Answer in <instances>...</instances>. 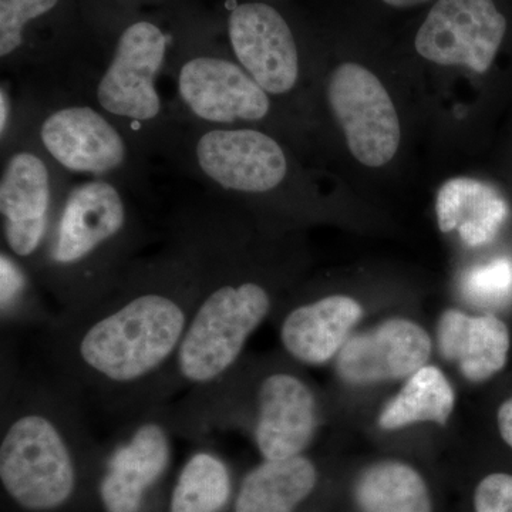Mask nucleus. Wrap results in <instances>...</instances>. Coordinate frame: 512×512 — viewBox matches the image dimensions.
I'll use <instances>...</instances> for the list:
<instances>
[{
  "mask_svg": "<svg viewBox=\"0 0 512 512\" xmlns=\"http://www.w3.org/2000/svg\"><path fill=\"white\" fill-rule=\"evenodd\" d=\"M195 443L171 485L165 512H227L237 494L231 467L205 440Z\"/></svg>",
  "mask_w": 512,
  "mask_h": 512,
  "instance_id": "obj_19",
  "label": "nucleus"
},
{
  "mask_svg": "<svg viewBox=\"0 0 512 512\" xmlns=\"http://www.w3.org/2000/svg\"><path fill=\"white\" fill-rule=\"evenodd\" d=\"M8 114V94H6L5 90H2V92H0V131H2V134L5 133L6 121H8Z\"/></svg>",
  "mask_w": 512,
  "mask_h": 512,
  "instance_id": "obj_27",
  "label": "nucleus"
},
{
  "mask_svg": "<svg viewBox=\"0 0 512 512\" xmlns=\"http://www.w3.org/2000/svg\"><path fill=\"white\" fill-rule=\"evenodd\" d=\"M387 5L394 8H412V6L421 5V3L429 2V0H383Z\"/></svg>",
  "mask_w": 512,
  "mask_h": 512,
  "instance_id": "obj_28",
  "label": "nucleus"
},
{
  "mask_svg": "<svg viewBox=\"0 0 512 512\" xmlns=\"http://www.w3.org/2000/svg\"><path fill=\"white\" fill-rule=\"evenodd\" d=\"M167 36L150 22L124 30L116 55L97 87L104 110L138 121L153 120L161 110L154 79L164 62Z\"/></svg>",
  "mask_w": 512,
  "mask_h": 512,
  "instance_id": "obj_8",
  "label": "nucleus"
},
{
  "mask_svg": "<svg viewBox=\"0 0 512 512\" xmlns=\"http://www.w3.org/2000/svg\"><path fill=\"white\" fill-rule=\"evenodd\" d=\"M362 316V305L345 295L303 302L281 319L282 348L301 365H326L339 355Z\"/></svg>",
  "mask_w": 512,
  "mask_h": 512,
  "instance_id": "obj_15",
  "label": "nucleus"
},
{
  "mask_svg": "<svg viewBox=\"0 0 512 512\" xmlns=\"http://www.w3.org/2000/svg\"><path fill=\"white\" fill-rule=\"evenodd\" d=\"M464 295L481 305H501L512 295V261L495 259L471 269L464 278Z\"/></svg>",
  "mask_w": 512,
  "mask_h": 512,
  "instance_id": "obj_23",
  "label": "nucleus"
},
{
  "mask_svg": "<svg viewBox=\"0 0 512 512\" xmlns=\"http://www.w3.org/2000/svg\"><path fill=\"white\" fill-rule=\"evenodd\" d=\"M126 227V208L113 185L93 181L69 195L43 261L57 311L82 312L119 284L114 256L121 254Z\"/></svg>",
  "mask_w": 512,
  "mask_h": 512,
  "instance_id": "obj_4",
  "label": "nucleus"
},
{
  "mask_svg": "<svg viewBox=\"0 0 512 512\" xmlns=\"http://www.w3.org/2000/svg\"><path fill=\"white\" fill-rule=\"evenodd\" d=\"M507 32V19L493 0H439L417 32L421 57L443 66L485 73Z\"/></svg>",
  "mask_w": 512,
  "mask_h": 512,
  "instance_id": "obj_7",
  "label": "nucleus"
},
{
  "mask_svg": "<svg viewBox=\"0 0 512 512\" xmlns=\"http://www.w3.org/2000/svg\"><path fill=\"white\" fill-rule=\"evenodd\" d=\"M436 212L441 231H457L470 247L493 241L508 217L507 202L500 192L466 177L448 180L440 188Z\"/></svg>",
  "mask_w": 512,
  "mask_h": 512,
  "instance_id": "obj_18",
  "label": "nucleus"
},
{
  "mask_svg": "<svg viewBox=\"0 0 512 512\" xmlns=\"http://www.w3.org/2000/svg\"><path fill=\"white\" fill-rule=\"evenodd\" d=\"M59 311L47 308L33 291L22 266L5 252L0 256V325L2 333L36 330L43 333L55 322Z\"/></svg>",
  "mask_w": 512,
  "mask_h": 512,
  "instance_id": "obj_22",
  "label": "nucleus"
},
{
  "mask_svg": "<svg viewBox=\"0 0 512 512\" xmlns=\"http://www.w3.org/2000/svg\"><path fill=\"white\" fill-rule=\"evenodd\" d=\"M329 101L349 150L367 167H382L399 150V116L375 74L356 63L340 64L329 82Z\"/></svg>",
  "mask_w": 512,
  "mask_h": 512,
  "instance_id": "obj_6",
  "label": "nucleus"
},
{
  "mask_svg": "<svg viewBox=\"0 0 512 512\" xmlns=\"http://www.w3.org/2000/svg\"><path fill=\"white\" fill-rule=\"evenodd\" d=\"M476 512H512V476L490 474L477 485L474 494Z\"/></svg>",
  "mask_w": 512,
  "mask_h": 512,
  "instance_id": "obj_25",
  "label": "nucleus"
},
{
  "mask_svg": "<svg viewBox=\"0 0 512 512\" xmlns=\"http://www.w3.org/2000/svg\"><path fill=\"white\" fill-rule=\"evenodd\" d=\"M101 441L92 495L99 512H150L158 507L174 460L173 402L148 404L114 419Z\"/></svg>",
  "mask_w": 512,
  "mask_h": 512,
  "instance_id": "obj_5",
  "label": "nucleus"
},
{
  "mask_svg": "<svg viewBox=\"0 0 512 512\" xmlns=\"http://www.w3.org/2000/svg\"><path fill=\"white\" fill-rule=\"evenodd\" d=\"M0 484L19 512H72L92 488L100 443L89 409L59 377L19 370L3 352Z\"/></svg>",
  "mask_w": 512,
  "mask_h": 512,
  "instance_id": "obj_2",
  "label": "nucleus"
},
{
  "mask_svg": "<svg viewBox=\"0 0 512 512\" xmlns=\"http://www.w3.org/2000/svg\"><path fill=\"white\" fill-rule=\"evenodd\" d=\"M497 423L501 437L508 446L512 447V397L498 409Z\"/></svg>",
  "mask_w": 512,
  "mask_h": 512,
  "instance_id": "obj_26",
  "label": "nucleus"
},
{
  "mask_svg": "<svg viewBox=\"0 0 512 512\" xmlns=\"http://www.w3.org/2000/svg\"><path fill=\"white\" fill-rule=\"evenodd\" d=\"M229 39L239 63L266 93L284 94L295 87L298 49L278 10L265 3L238 5L229 16Z\"/></svg>",
  "mask_w": 512,
  "mask_h": 512,
  "instance_id": "obj_9",
  "label": "nucleus"
},
{
  "mask_svg": "<svg viewBox=\"0 0 512 512\" xmlns=\"http://www.w3.org/2000/svg\"><path fill=\"white\" fill-rule=\"evenodd\" d=\"M180 94L195 116L211 123L256 121L268 114V94L237 64L197 57L184 64Z\"/></svg>",
  "mask_w": 512,
  "mask_h": 512,
  "instance_id": "obj_12",
  "label": "nucleus"
},
{
  "mask_svg": "<svg viewBox=\"0 0 512 512\" xmlns=\"http://www.w3.org/2000/svg\"><path fill=\"white\" fill-rule=\"evenodd\" d=\"M318 483V467L305 454L264 460L238 484L232 512H296Z\"/></svg>",
  "mask_w": 512,
  "mask_h": 512,
  "instance_id": "obj_17",
  "label": "nucleus"
},
{
  "mask_svg": "<svg viewBox=\"0 0 512 512\" xmlns=\"http://www.w3.org/2000/svg\"><path fill=\"white\" fill-rule=\"evenodd\" d=\"M319 421L311 384L291 369L261 365L247 355L214 383L173 400L177 437L195 443L217 431L244 430L264 460L305 454Z\"/></svg>",
  "mask_w": 512,
  "mask_h": 512,
  "instance_id": "obj_3",
  "label": "nucleus"
},
{
  "mask_svg": "<svg viewBox=\"0 0 512 512\" xmlns=\"http://www.w3.org/2000/svg\"><path fill=\"white\" fill-rule=\"evenodd\" d=\"M40 137L46 150L74 173H109L126 156L119 131L90 107L56 111L43 123Z\"/></svg>",
  "mask_w": 512,
  "mask_h": 512,
  "instance_id": "obj_14",
  "label": "nucleus"
},
{
  "mask_svg": "<svg viewBox=\"0 0 512 512\" xmlns=\"http://www.w3.org/2000/svg\"><path fill=\"white\" fill-rule=\"evenodd\" d=\"M355 498L362 512H431L426 481L402 461L367 467L357 478Z\"/></svg>",
  "mask_w": 512,
  "mask_h": 512,
  "instance_id": "obj_20",
  "label": "nucleus"
},
{
  "mask_svg": "<svg viewBox=\"0 0 512 512\" xmlns=\"http://www.w3.org/2000/svg\"><path fill=\"white\" fill-rule=\"evenodd\" d=\"M59 0H0V56L12 55L23 42L26 23L50 12Z\"/></svg>",
  "mask_w": 512,
  "mask_h": 512,
  "instance_id": "obj_24",
  "label": "nucleus"
},
{
  "mask_svg": "<svg viewBox=\"0 0 512 512\" xmlns=\"http://www.w3.org/2000/svg\"><path fill=\"white\" fill-rule=\"evenodd\" d=\"M456 404V394L446 375L436 366H423L409 377L379 417L384 430L416 423L446 424Z\"/></svg>",
  "mask_w": 512,
  "mask_h": 512,
  "instance_id": "obj_21",
  "label": "nucleus"
},
{
  "mask_svg": "<svg viewBox=\"0 0 512 512\" xmlns=\"http://www.w3.org/2000/svg\"><path fill=\"white\" fill-rule=\"evenodd\" d=\"M198 164L227 190L265 192L284 180L288 163L274 138L255 130H212L198 141Z\"/></svg>",
  "mask_w": 512,
  "mask_h": 512,
  "instance_id": "obj_11",
  "label": "nucleus"
},
{
  "mask_svg": "<svg viewBox=\"0 0 512 512\" xmlns=\"http://www.w3.org/2000/svg\"><path fill=\"white\" fill-rule=\"evenodd\" d=\"M198 288L197 269L160 265L121 279L82 312L57 313L40 333L46 369L111 420L167 402Z\"/></svg>",
  "mask_w": 512,
  "mask_h": 512,
  "instance_id": "obj_1",
  "label": "nucleus"
},
{
  "mask_svg": "<svg viewBox=\"0 0 512 512\" xmlns=\"http://www.w3.org/2000/svg\"><path fill=\"white\" fill-rule=\"evenodd\" d=\"M430 353L426 330L409 319H390L349 339L336 356V372L355 386L406 379L426 366Z\"/></svg>",
  "mask_w": 512,
  "mask_h": 512,
  "instance_id": "obj_10",
  "label": "nucleus"
},
{
  "mask_svg": "<svg viewBox=\"0 0 512 512\" xmlns=\"http://www.w3.org/2000/svg\"><path fill=\"white\" fill-rule=\"evenodd\" d=\"M439 346L466 379L481 383L504 369L510 332L503 320L493 315L470 316L451 309L440 319Z\"/></svg>",
  "mask_w": 512,
  "mask_h": 512,
  "instance_id": "obj_16",
  "label": "nucleus"
},
{
  "mask_svg": "<svg viewBox=\"0 0 512 512\" xmlns=\"http://www.w3.org/2000/svg\"><path fill=\"white\" fill-rule=\"evenodd\" d=\"M50 181L45 163L35 154L10 158L0 183L3 238L16 259L32 262L45 252L49 232Z\"/></svg>",
  "mask_w": 512,
  "mask_h": 512,
  "instance_id": "obj_13",
  "label": "nucleus"
}]
</instances>
